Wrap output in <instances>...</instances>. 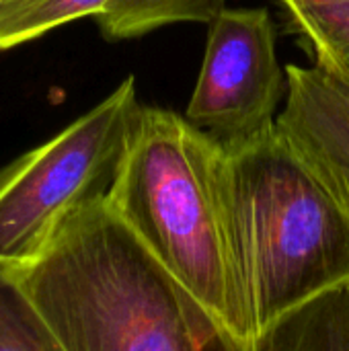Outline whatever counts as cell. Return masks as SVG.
<instances>
[{
	"mask_svg": "<svg viewBox=\"0 0 349 351\" xmlns=\"http://www.w3.org/2000/svg\"><path fill=\"white\" fill-rule=\"evenodd\" d=\"M66 351H243L150 255L107 197L10 265Z\"/></svg>",
	"mask_w": 349,
	"mask_h": 351,
	"instance_id": "1",
	"label": "cell"
},
{
	"mask_svg": "<svg viewBox=\"0 0 349 351\" xmlns=\"http://www.w3.org/2000/svg\"><path fill=\"white\" fill-rule=\"evenodd\" d=\"M222 202L251 341L288 308L349 280V210L280 123L224 148Z\"/></svg>",
	"mask_w": 349,
	"mask_h": 351,
	"instance_id": "2",
	"label": "cell"
},
{
	"mask_svg": "<svg viewBox=\"0 0 349 351\" xmlns=\"http://www.w3.org/2000/svg\"><path fill=\"white\" fill-rule=\"evenodd\" d=\"M224 148L175 111L144 107L107 202L150 255L245 351L222 202Z\"/></svg>",
	"mask_w": 349,
	"mask_h": 351,
	"instance_id": "3",
	"label": "cell"
},
{
	"mask_svg": "<svg viewBox=\"0 0 349 351\" xmlns=\"http://www.w3.org/2000/svg\"><path fill=\"white\" fill-rule=\"evenodd\" d=\"M142 105L128 76L99 105L0 171V261L39 257L78 208L109 195Z\"/></svg>",
	"mask_w": 349,
	"mask_h": 351,
	"instance_id": "4",
	"label": "cell"
},
{
	"mask_svg": "<svg viewBox=\"0 0 349 351\" xmlns=\"http://www.w3.org/2000/svg\"><path fill=\"white\" fill-rule=\"evenodd\" d=\"M286 70L265 8H224L212 23L185 119L218 144L234 146L278 123Z\"/></svg>",
	"mask_w": 349,
	"mask_h": 351,
	"instance_id": "5",
	"label": "cell"
},
{
	"mask_svg": "<svg viewBox=\"0 0 349 351\" xmlns=\"http://www.w3.org/2000/svg\"><path fill=\"white\" fill-rule=\"evenodd\" d=\"M278 123L296 140L349 210V88L325 68L290 64Z\"/></svg>",
	"mask_w": 349,
	"mask_h": 351,
	"instance_id": "6",
	"label": "cell"
},
{
	"mask_svg": "<svg viewBox=\"0 0 349 351\" xmlns=\"http://www.w3.org/2000/svg\"><path fill=\"white\" fill-rule=\"evenodd\" d=\"M245 351H349V280L276 317Z\"/></svg>",
	"mask_w": 349,
	"mask_h": 351,
	"instance_id": "7",
	"label": "cell"
},
{
	"mask_svg": "<svg viewBox=\"0 0 349 351\" xmlns=\"http://www.w3.org/2000/svg\"><path fill=\"white\" fill-rule=\"evenodd\" d=\"M313 64L349 88V0H278Z\"/></svg>",
	"mask_w": 349,
	"mask_h": 351,
	"instance_id": "8",
	"label": "cell"
},
{
	"mask_svg": "<svg viewBox=\"0 0 349 351\" xmlns=\"http://www.w3.org/2000/svg\"><path fill=\"white\" fill-rule=\"evenodd\" d=\"M226 0H111L95 19L107 39H132L177 23H212Z\"/></svg>",
	"mask_w": 349,
	"mask_h": 351,
	"instance_id": "9",
	"label": "cell"
},
{
	"mask_svg": "<svg viewBox=\"0 0 349 351\" xmlns=\"http://www.w3.org/2000/svg\"><path fill=\"white\" fill-rule=\"evenodd\" d=\"M111 0H0V49L37 39L66 23L97 16Z\"/></svg>",
	"mask_w": 349,
	"mask_h": 351,
	"instance_id": "10",
	"label": "cell"
},
{
	"mask_svg": "<svg viewBox=\"0 0 349 351\" xmlns=\"http://www.w3.org/2000/svg\"><path fill=\"white\" fill-rule=\"evenodd\" d=\"M0 351H66L4 261H0Z\"/></svg>",
	"mask_w": 349,
	"mask_h": 351,
	"instance_id": "11",
	"label": "cell"
}]
</instances>
